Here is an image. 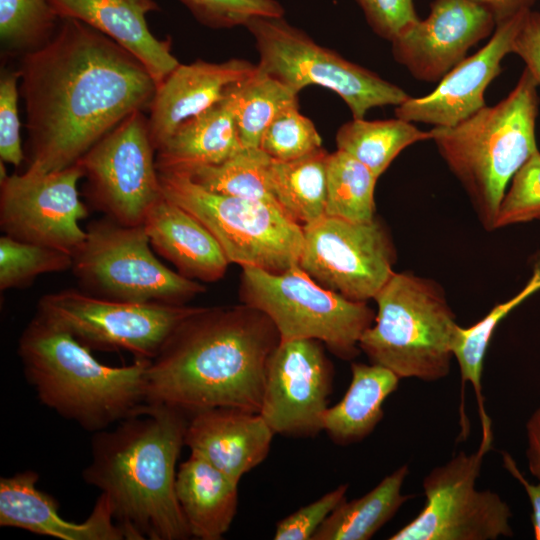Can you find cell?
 <instances>
[{"instance_id":"obj_1","label":"cell","mask_w":540,"mask_h":540,"mask_svg":"<svg viewBox=\"0 0 540 540\" xmlns=\"http://www.w3.org/2000/svg\"><path fill=\"white\" fill-rule=\"evenodd\" d=\"M20 93L27 129L26 170L74 165L131 113L150 107L156 84L114 40L72 18L51 39L21 55Z\"/></svg>"},{"instance_id":"obj_2","label":"cell","mask_w":540,"mask_h":540,"mask_svg":"<svg viewBox=\"0 0 540 540\" xmlns=\"http://www.w3.org/2000/svg\"><path fill=\"white\" fill-rule=\"evenodd\" d=\"M279 342L273 322L254 307H197L150 360L146 403L188 416L215 407L259 413L268 359Z\"/></svg>"},{"instance_id":"obj_3","label":"cell","mask_w":540,"mask_h":540,"mask_svg":"<svg viewBox=\"0 0 540 540\" xmlns=\"http://www.w3.org/2000/svg\"><path fill=\"white\" fill-rule=\"evenodd\" d=\"M188 415L146 403L112 430L95 432L83 480L101 491L127 540H185L189 526L175 490Z\"/></svg>"},{"instance_id":"obj_4","label":"cell","mask_w":540,"mask_h":540,"mask_svg":"<svg viewBox=\"0 0 540 540\" xmlns=\"http://www.w3.org/2000/svg\"><path fill=\"white\" fill-rule=\"evenodd\" d=\"M17 352L39 401L87 431L107 429L146 404L150 360L102 364L69 332L37 313L21 333Z\"/></svg>"},{"instance_id":"obj_5","label":"cell","mask_w":540,"mask_h":540,"mask_svg":"<svg viewBox=\"0 0 540 540\" xmlns=\"http://www.w3.org/2000/svg\"><path fill=\"white\" fill-rule=\"evenodd\" d=\"M538 84L525 67L515 87L496 105L485 106L451 127H433L432 141L458 179L487 230L509 182L538 150Z\"/></svg>"},{"instance_id":"obj_6","label":"cell","mask_w":540,"mask_h":540,"mask_svg":"<svg viewBox=\"0 0 540 540\" xmlns=\"http://www.w3.org/2000/svg\"><path fill=\"white\" fill-rule=\"evenodd\" d=\"M374 300V322L359 342L370 362L400 379L447 377L460 325L442 286L412 272H394Z\"/></svg>"},{"instance_id":"obj_7","label":"cell","mask_w":540,"mask_h":540,"mask_svg":"<svg viewBox=\"0 0 540 540\" xmlns=\"http://www.w3.org/2000/svg\"><path fill=\"white\" fill-rule=\"evenodd\" d=\"M162 194L198 219L229 263L283 273L299 264L303 227L272 204L211 192L177 172H158Z\"/></svg>"},{"instance_id":"obj_8","label":"cell","mask_w":540,"mask_h":540,"mask_svg":"<svg viewBox=\"0 0 540 540\" xmlns=\"http://www.w3.org/2000/svg\"><path fill=\"white\" fill-rule=\"evenodd\" d=\"M243 304L265 313L280 340L314 339L337 357L352 360L376 313L367 302L353 301L316 283L299 265L283 273L242 267Z\"/></svg>"},{"instance_id":"obj_9","label":"cell","mask_w":540,"mask_h":540,"mask_svg":"<svg viewBox=\"0 0 540 540\" xmlns=\"http://www.w3.org/2000/svg\"><path fill=\"white\" fill-rule=\"evenodd\" d=\"M71 270L82 291L116 301L186 305L205 292L202 283L156 258L143 225L126 226L105 216L87 225Z\"/></svg>"},{"instance_id":"obj_10","label":"cell","mask_w":540,"mask_h":540,"mask_svg":"<svg viewBox=\"0 0 540 540\" xmlns=\"http://www.w3.org/2000/svg\"><path fill=\"white\" fill-rule=\"evenodd\" d=\"M245 27L252 34L262 70L297 93L310 85L335 92L354 119L375 107L398 106L411 96L399 86L314 42L283 16H259Z\"/></svg>"},{"instance_id":"obj_11","label":"cell","mask_w":540,"mask_h":540,"mask_svg":"<svg viewBox=\"0 0 540 540\" xmlns=\"http://www.w3.org/2000/svg\"><path fill=\"white\" fill-rule=\"evenodd\" d=\"M492 441L481 440L473 453L460 451L423 479L425 505L390 540H497L512 537V512L499 494L478 490L485 454Z\"/></svg>"},{"instance_id":"obj_12","label":"cell","mask_w":540,"mask_h":540,"mask_svg":"<svg viewBox=\"0 0 540 540\" xmlns=\"http://www.w3.org/2000/svg\"><path fill=\"white\" fill-rule=\"evenodd\" d=\"M196 308L116 301L65 289L43 295L36 313L90 350H123L135 359L152 360L175 327Z\"/></svg>"},{"instance_id":"obj_13","label":"cell","mask_w":540,"mask_h":540,"mask_svg":"<svg viewBox=\"0 0 540 540\" xmlns=\"http://www.w3.org/2000/svg\"><path fill=\"white\" fill-rule=\"evenodd\" d=\"M155 156L148 118L137 110L77 162L92 207L122 225H143L147 212L163 195Z\"/></svg>"},{"instance_id":"obj_14","label":"cell","mask_w":540,"mask_h":540,"mask_svg":"<svg viewBox=\"0 0 540 540\" xmlns=\"http://www.w3.org/2000/svg\"><path fill=\"white\" fill-rule=\"evenodd\" d=\"M299 267L320 286L353 301L367 302L394 273L396 249L376 217L352 222L324 215L302 226Z\"/></svg>"},{"instance_id":"obj_15","label":"cell","mask_w":540,"mask_h":540,"mask_svg":"<svg viewBox=\"0 0 540 540\" xmlns=\"http://www.w3.org/2000/svg\"><path fill=\"white\" fill-rule=\"evenodd\" d=\"M78 163L53 172L26 170L0 181V227L16 240L74 252L86 238L79 221L88 216L77 184Z\"/></svg>"},{"instance_id":"obj_16","label":"cell","mask_w":540,"mask_h":540,"mask_svg":"<svg viewBox=\"0 0 540 540\" xmlns=\"http://www.w3.org/2000/svg\"><path fill=\"white\" fill-rule=\"evenodd\" d=\"M322 344L280 340L270 355L259 413L275 434L314 437L323 431L334 371Z\"/></svg>"},{"instance_id":"obj_17","label":"cell","mask_w":540,"mask_h":540,"mask_svg":"<svg viewBox=\"0 0 540 540\" xmlns=\"http://www.w3.org/2000/svg\"><path fill=\"white\" fill-rule=\"evenodd\" d=\"M495 28L492 13L471 0H433L425 19L391 41L392 55L415 79L436 83Z\"/></svg>"},{"instance_id":"obj_18","label":"cell","mask_w":540,"mask_h":540,"mask_svg":"<svg viewBox=\"0 0 540 540\" xmlns=\"http://www.w3.org/2000/svg\"><path fill=\"white\" fill-rule=\"evenodd\" d=\"M528 11L497 24L487 44L455 65L431 93L410 97L396 106L395 116L412 123L451 127L485 107L484 93L501 73L504 57L512 53Z\"/></svg>"},{"instance_id":"obj_19","label":"cell","mask_w":540,"mask_h":540,"mask_svg":"<svg viewBox=\"0 0 540 540\" xmlns=\"http://www.w3.org/2000/svg\"><path fill=\"white\" fill-rule=\"evenodd\" d=\"M257 65L243 59L221 63L196 60L179 64L156 88L148 126L157 150L187 120L224 98L230 87L248 77Z\"/></svg>"},{"instance_id":"obj_20","label":"cell","mask_w":540,"mask_h":540,"mask_svg":"<svg viewBox=\"0 0 540 540\" xmlns=\"http://www.w3.org/2000/svg\"><path fill=\"white\" fill-rule=\"evenodd\" d=\"M32 470L0 479V526L63 540H123L108 499L100 494L89 517L81 523L63 519L59 503L37 487Z\"/></svg>"},{"instance_id":"obj_21","label":"cell","mask_w":540,"mask_h":540,"mask_svg":"<svg viewBox=\"0 0 540 540\" xmlns=\"http://www.w3.org/2000/svg\"><path fill=\"white\" fill-rule=\"evenodd\" d=\"M275 433L260 413L215 407L189 416L185 445L239 483L267 457Z\"/></svg>"},{"instance_id":"obj_22","label":"cell","mask_w":540,"mask_h":540,"mask_svg":"<svg viewBox=\"0 0 540 540\" xmlns=\"http://www.w3.org/2000/svg\"><path fill=\"white\" fill-rule=\"evenodd\" d=\"M60 19H77L108 36L136 57L156 88L180 64L171 41L150 31L146 15L159 10L154 0H49Z\"/></svg>"},{"instance_id":"obj_23","label":"cell","mask_w":540,"mask_h":540,"mask_svg":"<svg viewBox=\"0 0 540 540\" xmlns=\"http://www.w3.org/2000/svg\"><path fill=\"white\" fill-rule=\"evenodd\" d=\"M154 251L182 276L195 281L220 280L230 264L212 233L184 208L160 197L143 222Z\"/></svg>"},{"instance_id":"obj_24","label":"cell","mask_w":540,"mask_h":540,"mask_svg":"<svg viewBox=\"0 0 540 540\" xmlns=\"http://www.w3.org/2000/svg\"><path fill=\"white\" fill-rule=\"evenodd\" d=\"M233 86L218 103L184 122L156 150L158 172L218 164L244 148L236 124Z\"/></svg>"},{"instance_id":"obj_25","label":"cell","mask_w":540,"mask_h":540,"mask_svg":"<svg viewBox=\"0 0 540 540\" xmlns=\"http://www.w3.org/2000/svg\"><path fill=\"white\" fill-rule=\"evenodd\" d=\"M238 484L197 454L181 463L175 490L192 537L223 538L237 512Z\"/></svg>"},{"instance_id":"obj_26","label":"cell","mask_w":540,"mask_h":540,"mask_svg":"<svg viewBox=\"0 0 540 540\" xmlns=\"http://www.w3.org/2000/svg\"><path fill=\"white\" fill-rule=\"evenodd\" d=\"M400 378L378 364H351V381L343 398L328 407L323 431L338 445H350L369 436L384 416L383 404Z\"/></svg>"},{"instance_id":"obj_27","label":"cell","mask_w":540,"mask_h":540,"mask_svg":"<svg viewBox=\"0 0 540 540\" xmlns=\"http://www.w3.org/2000/svg\"><path fill=\"white\" fill-rule=\"evenodd\" d=\"M409 474L403 464L384 477L373 489L349 502L340 503L327 517L312 540H368L372 538L412 495L402 493Z\"/></svg>"},{"instance_id":"obj_28","label":"cell","mask_w":540,"mask_h":540,"mask_svg":"<svg viewBox=\"0 0 540 540\" xmlns=\"http://www.w3.org/2000/svg\"><path fill=\"white\" fill-rule=\"evenodd\" d=\"M540 290V261L534 267L526 285L510 299L494 306L482 319L469 327L459 326L453 343V355L461 377L460 421L466 422L465 386L471 383L475 392L482 430L491 429L482 395V371L490 340L500 322L523 301Z\"/></svg>"},{"instance_id":"obj_29","label":"cell","mask_w":540,"mask_h":540,"mask_svg":"<svg viewBox=\"0 0 540 540\" xmlns=\"http://www.w3.org/2000/svg\"><path fill=\"white\" fill-rule=\"evenodd\" d=\"M328 156L321 147L290 161L272 159L276 200L280 208L302 226L325 215Z\"/></svg>"},{"instance_id":"obj_30","label":"cell","mask_w":540,"mask_h":540,"mask_svg":"<svg viewBox=\"0 0 540 540\" xmlns=\"http://www.w3.org/2000/svg\"><path fill=\"white\" fill-rule=\"evenodd\" d=\"M431 131H422L400 118L368 121L352 119L336 133L337 149L368 167L379 178L408 146L431 140Z\"/></svg>"},{"instance_id":"obj_31","label":"cell","mask_w":540,"mask_h":540,"mask_svg":"<svg viewBox=\"0 0 540 540\" xmlns=\"http://www.w3.org/2000/svg\"><path fill=\"white\" fill-rule=\"evenodd\" d=\"M272 158L260 148H243L213 165L177 172L215 193L257 200L280 208L274 193Z\"/></svg>"},{"instance_id":"obj_32","label":"cell","mask_w":540,"mask_h":540,"mask_svg":"<svg viewBox=\"0 0 540 540\" xmlns=\"http://www.w3.org/2000/svg\"><path fill=\"white\" fill-rule=\"evenodd\" d=\"M235 118L244 148H259L261 138L277 116L297 102V92L258 65L245 79L233 86Z\"/></svg>"},{"instance_id":"obj_33","label":"cell","mask_w":540,"mask_h":540,"mask_svg":"<svg viewBox=\"0 0 540 540\" xmlns=\"http://www.w3.org/2000/svg\"><path fill=\"white\" fill-rule=\"evenodd\" d=\"M377 177L344 151L329 153L325 215L352 222L375 219Z\"/></svg>"},{"instance_id":"obj_34","label":"cell","mask_w":540,"mask_h":540,"mask_svg":"<svg viewBox=\"0 0 540 540\" xmlns=\"http://www.w3.org/2000/svg\"><path fill=\"white\" fill-rule=\"evenodd\" d=\"M60 21L49 0H0V39L10 54L23 55L41 47Z\"/></svg>"},{"instance_id":"obj_35","label":"cell","mask_w":540,"mask_h":540,"mask_svg":"<svg viewBox=\"0 0 540 540\" xmlns=\"http://www.w3.org/2000/svg\"><path fill=\"white\" fill-rule=\"evenodd\" d=\"M73 255L64 250L0 237V289L29 286L38 276L71 270Z\"/></svg>"},{"instance_id":"obj_36","label":"cell","mask_w":540,"mask_h":540,"mask_svg":"<svg viewBox=\"0 0 540 540\" xmlns=\"http://www.w3.org/2000/svg\"><path fill=\"white\" fill-rule=\"evenodd\" d=\"M322 147L314 123L300 113L298 102L281 110L265 130L259 148L272 159L290 161Z\"/></svg>"},{"instance_id":"obj_37","label":"cell","mask_w":540,"mask_h":540,"mask_svg":"<svg viewBox=\"0 0 540 540\" xmlns=\"http://www.w3.org/2000/svg\"><path fill=\"white\" fill-rule=\"evenodd\" d=\"M500 202L494 230L540 220V151L534 152L511 179Z\"/></svg>"},{"instance_id":"obj_38","label":"cell","mask_w":540,"mask_h":540,"mask_svg":"<svg viewBox=\"0 0 540 540\" xmlns=\"http://www.w3.org/2000/svg\"><path fill=\"white\" fill-rule=\"evenodd\" d=\"M203 25L213 28H232L254 17L284 16V8L276 0H179Z\"/></svg>"},{"instance_id":"obj_39","label":"cell","mask_w":540,"mask_h":540,"mask_svg":"<svg viewBox=\"0 0 540 540\" xmlns=\"http://www.w3.org/2000/svg\"><path fill=\"white\" fill-rule=\"evenodd\" d=\"M18 69L3 70L0 77V158L18 167L25 159L18 116Z\"/></svg>"},{"instance_id":"obj_40","label":"cell","mask_w":540,"mask_h":540,"mask_svg":"<svg viewBox=\"0 0 540 540\" xmlns=\"http://www.w3.org/2000/svg\"><path fill=\"white\" fill-rule=\"evenodd\" d=\"M347 484L327 492L319 499L301 507L276 524L275 540H312L314 534L346 499Z\"/></svg>"},{"instance_id":"obj_41","label":"cell","mask_w":540,"mask_h":540,"mask_svg":"<svg viewBox=\"0 0 540 540\" xmlns=\"http://www.w3.org/2000/svg\"><path fill=\"white\" fill-rule=\"evenodd\" d=\"M372 31L392 41L401 31L420 18L414 0H355Z\"/></svg>"},{"instance_id":"obj_42","label":"cell","mask_w":540,"mask_h":540,"mask_svg":"<svg viewBox=\"0 0 540 540\" xmlns=\"http://www.w3.org/2000/svg\"><path fill=\"white\" fill-rule=\"evenodd\" d=\"M540 86V12L530 10L526 14L512 47Z\"/></svg>"},{"instance_id":"obj_43","label":"cell","mask_w":540,"mask_h":540,"mask_svg":"<svg viewBox=\"0 0 540 540\" xmlns=\"http://www.w3.org/2000/svg\"><path fill=\"white\" fill-rule=\"evenodd\" d=\"M502 461L505 469L522 485L529 498L532 507L533 535L536 540H540V481L537 484L529 482L510 454L502 452Z\"/></svg>"},{"instance_id":"obj_44","label":"cell","mask_w":540,"mask_h":540,"mask_svg":"<svg viewBox=\"0 0 540 540\" xmlns=\"http://www.w3.org/2000/svg\"><path fill=\"white\" fill-rule=\"evenodd\" d=\"M526 440V459L529 471L540 481V407L527 420Z\"/></svg>"},{"instance_id":"obj_45","label":"cell","mask_w":540,"mask_h":540,"mask_svg":"<svg viewBox=\"0 0 540 540\" xmlns=\"http://www.w3.org/2000/svg\"><path fill=\"white\" fill-rule=\"evenodd\" d=\"M488 9L497 24H500L520 12L531 10L536 0H471Z\"/></svg>"}]
</instances>
